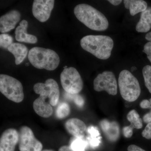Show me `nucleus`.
<instances>
[{"instance_id":"32","label":"nucleus","mask_w":151,"mask_h":151,"mask_svg":"<svg viewBox=\"0 0 151 151\" xmlns=\"http://www.w3.org/2000/svg\"><path fill=\"white\" fill-rule=\"evenodd\" d=\"M143 122L146 124H149L151 122V110L150 112L144 115L143 118Z\"/></svg>"},{"instance_id":"36","label":"nucleus","mask_w":151,"mask_h":151,"mask_svg":"<svg viewBox=\"0 0 151 151\" xmlns=\"http://www.w3.org/2000/svg\"><path fill=\"white\" fill-rule=\"evenodd\" d=\"M137 69V68L135 67V66H133L131 68V70H132V71H134V70H136Z\"/></svg>"},{"instance_id":"24","label":"nucleus","mask_w":151,"mask_h":151,"mask_svg":"<svg viewBox=\"0 0 151 151\" xmlns=\"http://www.w3.org/2000/svg\"><path fill=\"white\" fill-rule=\"evenodd\" d=\"M71 99L74 101L76 105L79 107H82L84 105V101L83 97L78 94H71Z\"/></svg>"},{"instance_id":"18","label":"nucleus","mask_w":151,"mask_h":151,"mask_svg":"<svg viewBox=\"0 0 151 151\" xmlns=\"http://www.w3.org/2000/svg\"><path fill=\"white\" fill-rule=\"evenodd\" d=\"M102 129L110 140H116L119 136V128L116 123L104 120L101 122Z\"/></svg>"},{"instance_id":"10","label":"nucleus","mask_w":151,"mask_h":151,"mask_svg":"<svg viewBox=\"0 0 151 151\" xmlns=\"http://www.w3.org/2000/svg\"><path fill=\"white\" fill-rule=\"evenodd\" d=\"M54 4V0H35L32 4L33 15L41 22H46L50 16Z\"/></svg>"},{"instance_id":"23","label":"nucleus","mask_w":151,"mask_h":151,"mask_svg":"<svg viewBox=\"0 0 151 151\" xmlns=\"http://www.w3.org/2000/svg\"><path fill=\"white\" fill-rule=\"evenodd\" d=\"M13 38L7 34H2L0 35V46L4 49H7L13 43Z\"/></svg>"},{"instance_id":"26","label":"nucleus","mask_w":151,"mask_h":151,"mask_svg":"<svg viewBox=\"0 0 151 151\" xmlns=\"http://www.w3.org/2000/svg\"><path fill=\"white\" fill-rule=\"evenodd\" d=\"M88 132L90 137H100V134L99 130L96 127L91 126L88 129Z\"/></svg>"},{"instance_id":"17","label":"nucleus","mask_w":151,"mask_h":151,"mask_svg":"<svg viewBox=\"0 0 151 151\" xmlns=\"http://www.w3.org/2000/svg\"><path fill=\"white\" fill-rule=\"evenodd\" d=\"M125 7L129 10L131 15L142 12L147 8V4L143 0H124Z\"/></svg>"},{"instance_id":"13","label":"nucleus","mask_w":151,"mask_h":151,"mask_svg":"<svg viewBox=\"0 0 151 151\" xmlns=\"http://www.w3.org/2000/svg\"><path fill=\"white\" fill-rule=\"evenodd\" d=\"M65 127L69 134L75 138H83L86 131V124L77 118H71L66 121Z\"/></svg>"},{"instance_id":"33","label":"nucleus","mask_w":151,"mask_h":151,"mask_svg":"<svg viewBox=\"0 0 151 151\" xmlns=\"http://www.w3.org/2000/svg\"><path fill=\"white\" fill-rule=\"evenodd\" d=\"M58 151H74L71 149L70 146L64 145L60 148Z\"/></svg>"},{"instance_id":"3","label":"nucleus","mask_w":151,"mask_h":151,"mask_svg":"<svg viewBox=\"0 0 151 151\" xmlns=\"http://www.w3.org/2000/svg\"><path fill=\"white\" fill-rule=\"evenodd\" d=\"M80 45L84 50L97 58L106 60L111 56L114 42L108 36L89 35L81 39Z\"/></svg>"},{"instance_id":"25","label":"nucleus","mask_w":151,"mask_h":151,"mask_svg":"<svg viewBox=\"0 0 151 151\" xmlns=\"http://www.w3.org/2000/svg\"><path fill=\"white\" fill-rule=\"evenodd\" d=\"M142 136L147 139H151V122L146 126L145 129L142 132Z\"/></svg>"},{"instance_id":"35","label":"nucleus","mask_w":151,"mask_h":151,"mask_svg":"<svg viewBox=\"0 0 151 151\" xmlns=\"http://www.w3.org/2000/svg\"><path fill=\"white\" fill-rule=\"evenodd\" d=\"M145 39L151 42V32L147 34L145 36Z\"/></svg>"},{"instance_id":"34","label":"nucleus","mask_w":151,"mask_h":151,"mask_svg":"<svg viewBox=\"0 0 151 151\" xmlns=\"http://www.w3.org/2000/svg\"><path fill=\"white\" fill-rule=\"evenodd\" d=\"M111 4L114 6H118L121 4L123 1L122 0H109L108 1Z\"/></svg>"},{"instance_id":"8","label":"nucleus","mask_w":151,"mask_h":151,"mask_svg":"<svg viewBox=\"0 0 151 151\" xmlns=\"http://www.w3.org/2000/svg\"><path fill=\"white\" fill-rule=\"evenodd\" d=\"M19 133L20 151H42V143L35 138L30 128L22 126L20 128Z\"/></svg>"},{"instance_id":"2","label":"nucleus","mask_w":151,"mask_h":151,"mask_svg":"<svg viewBox=\"0 0 151 151\" xmlns=\"http://www.w3.org/2000/svg\"><path fill=\"white\" fill-rule=\"evenodd\" d=\"M76 17L90 29L103 31L108 28L109 22L103 13L86 4L77 5L74 9Z\"/></svg>"},{"instance_id":"5","label":"nucleus","mask_w":151,"mask_h":151,"mask_svg":"<svg viewBox=\"0 0 151 151\" xmlns=\"http://www.w3.org/2000/svg\"><path fill=\"white\" fill-rule=\"evenodd\" d=\"M118 81L120 93L124 100L129 102L137 100L141 94L140 86L138 79L129 71L122 70Z\"/></svg>"},{"instance_id":"15","label":"nucleus","mask_w":151,"mask_h":151,"mask_svg":"<svg viewBox=\"0 0 151 151\" xmlns=\"http://www.w3.org/2000/svg\"><path fill=\"white\" fill-rule=\"evenodd\" d=\"M8 50L14 56L15 62L17 65H19L23 61L28 52L27 47L19 43H13L9 47Z\"/></svg>"},{"instance_id":"31","label":"nucleus","mask_w":151,"mask_h":151,"mask_svg":"<svg viewBox=\"0 0 151 151\" xmlns=\"http://www.w3.org/2000/svg\"><path fill=\"white\" fill-rule=\"evenodd\" d=\"M127 150L128 151H146L140 147L134 145H130L128 147Z\"/></svg>"},{"instance_id":"29","label":"nucleus","mask_w":151,"mask_h":151,"mask_svg":"<svg viewBox=\"0 0 151 151\" xmlns=\"http://www.w3.org/2000/svg\"><path fill=\"white\" fill-rule=\"evenodd\" d=\"M133 129L130 126H127L123 128V134L126 138H129L132 137L133 134Z\"/></svg>"},{"instance_id":"28","label":"nucleus","mask_w":151,"mask_h":151,"mask_svg":"<svg viewBox=\"0 0 151 151\" xmlns=\"http://www.w3.org/2000/svg\"><path fill=\"white\" fill-rule=\"evenodd\" d=\"M100 137H89L88 139H89V145L92 147H98L100 145V142H101V139Z\"/></svg>"},{"instance_id":"37","label":"nucleus","mask_w":151,"mask_h":151,"mask_svg":"<svg viewBox=\"0 0 151 151\" xmlns=\"http://www.w3.org/2000/svg\"><path fill=\"white\" fill-rule=\"evenodd\" d=\"M42 151H53V150H47V149H46V150H43Z\"/></svg>"},{"instance_id":"16","label":"nucleus","mask_w":151,"mask_h":151,"mask_svg":"<svg viewBox=\"0 0 151 151\" xmlns=\"http://www.w3.org/2000/svg\"><path fill=\"white\" fill-rule=\"evenodd\" d=\"M151 28V7H147L141 13L140 19L136 27L139 32H147Z\"/></svg>"},{"instance_id":"7","label":"nucleus","mask_w":151,"mask_h":151,"mask_svg":"<svg viewBox=\"0 0 151 151\" xmlns=\"http://www.w3.org/2000/svg\"><path fill=\"white\" fill-rule=\"evenodd\" d=\"M61 85L64 90L70 94H78L83 87L82 78L75 68H64L60 75Z\"/></svg>"},{"instance_id":"21","label":"nucleus","mask_w":151,"mask_h":151,"mask_svg":"<svg viewBox=\"0 0 151 151\" xmlns=\"http://www.w3.org/2000/svg\"><path fill=\"white\" fill-rule=\"evenodd\" d=\"M87 144L88 143L83 138H75L69 146L74 151H84Z\"/></svg>"},{"instance_id":"1","label":"nucleus","mask_w":151,"mask_h":151,"mask_svg":"<svg viewBox=\"0 0 151 151\" xmlns=\"http://www.w3.org/2000/svg\"><path fill=\"white\" fill-rule=\"evenodd\" d=\"M34 91L40 97L35 100L33 108L37 114L42 118L50 117L53 113L52 106L58 103L60 97L59 86L52 78H49L44 83L35 84Z\"/></svg>"},{"instance_id":"22","label":"nucleus","mask_w":151,"mask_h":151,"mask_svg":"<svg viewBox=\"0 0 151 151\" xmlns=\"http://www.w3.org/2000/svg\"><path fill=\"white\" fill-rule=\"evenodd\" d=\"M143 77L145 80V85L151 93V66L145 65L142 70Z\"/></svg>"},{"instance_id":"20","label":"nucleus","mask_w":151,"mask_h":151,"mask_svg":"<svg viewBox=\"0 0 151 151\" xmlns=\"http://www.w3.org/2000/svg\"><path fill=\"white\" fill-rule=\"evenodd\" d=\"M70 113L69 104L65 102L60 103L57 108L55 114L58 119H63L67 117Z\"/></svg>"},{"instance_id":"27","label":"nucleus","mask_w":151,"mask_h":151,"mask_svg":"<svg viewBox=\"0 0 151 151\" xmlns=\"http://www.w3.org/2000/svg\"><path fill=\"white\" fill-rule=\"evenodd\" d=\"M143 51L147 54V57L151 63V42H147L145 45Z\"/></svg>"},{"instance_id":"14","label":"nucleus","mask_w":151,"mask_h":151,"mask_svg":"<svg viewBox=\"0 0 151 151\" xmlns=\"http://www.w3.org/2000/svg\"><path fill=\"white\" fill-rule=\"evenodd\" d=\"M28 23L26 20H23L20 22L19 25L16 29L15 34L17 41L30 44H35L37 42V38L35 36L28 34L27 29Z\"/></svg>"},{"instance_id":"4","label":"nucleus","mask_w":151,"mask_h":151,"mask_svg":"<svg viewBox=\"0 0 151 151\" xmlns=\"http://www.w3.org/2000/svg\"><path fill=\"white\" fill-rule=\"evenodd\" d=\"M28 59L32 65L38 69L53 70L60 63L58 55L50 49L35 47L29 52Z\"/></svg>"},{"instance_id":"12","label":"nucleus","mask_w":151,"mask_h":151,"mask_svg":"<svg viewBox=\"0 0 151 151\" xmlns=\"http://www.w3.org/2000/svg\"><path fill=\"white\" fill-rule=\"evenodd\" d=\"M20 13L13 10L1 16L0 18V31L1 32H9L15 27L21 19Z\"/></svg>"},{"instance_id":"6","label":"nucleus","mask_w":151,"mask_h":151,"mask_svg":"<svg viewBox=\"0 0 151 151\" xmlns=\"http://www.w3.org/2000/svg\"><path fill=\"white\" fill-rule=\"evenodd\" d=\"M0 91L8 99L14 103H21L24 99L21 82L9 75H0Z\"/></svg>"},{"instance_id":"11","label":"nucleus","mask_w":151,"mask_h":151,"mask_svg":"<svg viewBox=\"0 0 151 151\" xmlns=\"http://www.w3.org/2000/svg\"><path fill=\"white\" fill-rule=\"evenodd\" d=\"M19 142V133L13 128L6 130L0 139V151H15Z\"/></svg>"},{"instance_id":"9","label":"nucleus","mask_w":151,"mask_h":151,"mask_svg":"<svg viewBox=\"0 0 151 151\" xmlns=\"http://www.w3.org/2000/svg\"><path fill=\"white\" fill-rule=\"evenodd\" d=\"M93 85L94 90L97 92L105 91L113 96L118 92L116 76L111 71L107 70L98 74L94 79Z\"/></svg>"},{"instance_id":"30","label":"nucleus","mask_w":151,"mask_h":151,"mask_svg":"<svg viewBox=\"0 0 151 151\" xmlns=\"http://www.w3.org/2000/svg\"><path fill=\"white\" fill-rule=\"evenodd\" d=\"M140 106L143 109H150L151 110V98L148 100H143L140 103Z\"/></svg>"},{"instance_id":"19","label":"nucleus","mask_w":151,"mask_h":151,"mask_svg":"<svg viewBox=\"0 0 151 151\" xmlns=\"http://www.w3.org/2000/svg\"><path fill=\"white\" fill-rule=\"evenodd\" d=\"M127 119L131 123L130 126L132 129H139L142 128V120L140 118L139 115L136 110L130 111L127 114Z\"/></svg>"}]
</instances>
